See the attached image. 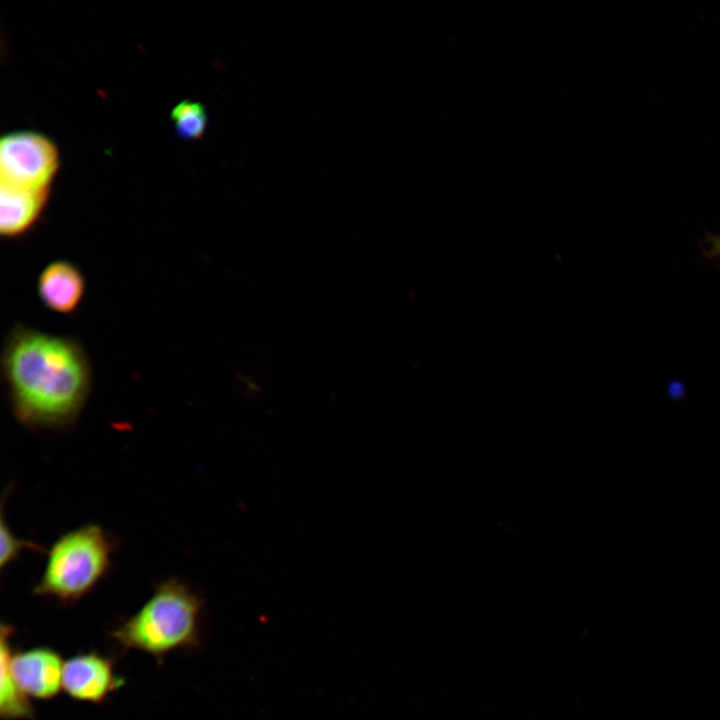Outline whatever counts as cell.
Returning <instances> with one entry per match:
<instances>
[{
  "instance_id": "6da1fadb",
  "label": "cell",
  "mask_w": 720,
  "mask_h": 720,
  "mask_svg": "<svg viewBox=\"0 0 720 720\" xmlns=\"http://www.w3.org/2000/svg\"><path fill=\"white\" fill-rule=\"evenodd\" d=\"M2 381L16 420L30 429L75 425L92 390V365L84 346L17 323L3 342Z\"/></svg>"
},
{
  "instance_id": "7a4b0ae2",
  "label": "cell",
  "mask_w": 720,
  "mask_h": 720,
  "mask_svg": "<svg viewBox=\"0 0 720 720\" xmlns=\"http://www.w3.org/2000/svg\"><path fill=\"white\" fill-rule=\"evenodd\" d=\"M203 600L178 578L160 582L131 616L109 632L123 654L144 652L162 663L166 655L200 646Z\"/></svg>"
},
{
  "instance_id": "3957f363",
  "label": "cell",
  "mask_w": 720,
  "mask_h": 720,
  "mask_svg": "<svg viewBox=\"0 0 720 720\" xmlns=\"http://www.w3.org/2000/svg\"><path fill=\"white\" fill-rule=\"evenodd\" d=\"M114 548L112 537L94 523L62 534L48 550L33 593L63 605L78 602L108 573Z\"/></svg>"
},
{
  "instance_id": "277c9868",
  "label": "cell",
  "mask_w": 720,
  "mask_h": 720,
  "mask_svg": "<svg viewBox=\"0 0 720 720\" xmlns=\"http://www.w3.org/2000/svg\"><path fill=\"white\" fill-rule=\"evenodd\" d=\"M58 166L55 145L39 133L14 132L1 139L0 183L49 189Z\"/></svg>"
},
{
  "instance_id": "5b68a950",
  "label": "cell",
  "mask_w": 720,
  "mask_h": 720,
  "mask_svg": "<svg viewBox=\"0 0 720 720\" xmlns=\"http://www.w3.org/2000/svg\"><path fill=\"white\" fill-rule=\"evenodd\" d=\"M123 683L113 659L98 651L81 652L65 661L63 690L73 700L101 704Z\"/></svg>"
},
{
  "instance_id": "8992f818",
  "label": "cell",
  "mask_w": 720,
  "mask_h": 720,
  "mask_svg": "<svg viewBox=\"0 0 720 720\" xmlns=\"http://www.w3.org/2000/svg\"><path fill=\"white\" fill-rule=\"evenodd\" d=\"M64 664L60 653L48 646L13 651L11 656V669L18 685L36 700L47 701L60 694Z\"/></svg>"
},
{
  "instance_id": "52a82bcc",
  "label": "cell",
  "mask_w": 720,
  "mask_h": 720,
  "mask_svg": "<svg viewBox=\"0 0 720 720\" xmlns=\"http://www.w3.org/2000/svg\"><path fill=\"white\" fill-rule=\"evenodd\" d=\"M86 278L72 261L57 259L48 263L37 279V295L50 311L71 315L75 313L86 293Z\"/></svg>"
},
{
  "instance_id": "ba28073f",
  "label": "cell",
  "mask_w": 720,
  "mask_h": 720,
  "mask_svg": "<svg viewBox=\"0 0 720 720\" xmlns=\"http://www.w3.org/2000/svg\"><path fill=\"white\" fill-rule=\"evenodd\" d=\"M49 189H33L0 183V233L14 239L29 232L38 221Z\"/></svg>"
},
{
  "instance_id": "9c48e42d",
  "label": "cell",
  "mask_w": 720,
  "mask_h": 720,
  "mask_svg": "<svg viewBox=\"0 0 720 720\" xmlns=\"http://www.w3.org/2000/svg\"><path fill=\"white\" fill-rule=\"evenodd\" d=\"M14 627L2 623L0 629V716L3 720H30L35 709L30 698L18 685L11 669L14 651L11 638Z\"/></svg>"
},
{
  "instance_id": "30bf717a",
  "label": "cell",
  "mask_w": 720,
  "mask_h": 720,
  "mask_svg": "<svg viewBox=\"0 0 720 720\" xmlns=\"http://www.w3.org/2000/svg\"><path fill=\"white\" fill-rule=\"evenodd\" d=\"M176 133L183 139L201 138L208 126V116L204 106L198 102L183 100L171 112Z\"/></svg>"
},
{
  "instance_id": "8fae6325",
  "label": "cell",
  "mask_w": 720,
  "mask_h": 720,
  "mask_svg": "<svg viewBox=\"0 0 720 720\" xmlns=\"http://www.w3.org/2000/svg\"><path fill=\"white\" fill-rule=\"evenodd\" d=\"M4 502L2 500L1 524H0V568L4 570L14 562L26 549L41 550L37 543L17 538L4 517Z\"/></svg>"
},
{
  "instance_id": "7c38bea8",
  "label": "cell",
  "mask_w": 720,
  "mask_h": 720,
  "mask_svg": "<svg viewBox=\"0 0 720 720\" xmlns=\"http://www.w3.org/2000/svg\"><path fill=\"white\" fill-rule=\"evenodd\" d=\"M706 242L708 244L706 254L710 257H720V234L708 235Z\"/></svg>"
}]
</instances>
